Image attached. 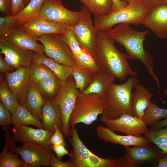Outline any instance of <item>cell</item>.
<instances>
[{"label":"cell","mask_w":167,"mask_h":167,"mask_svg":"<svg viewBox=\"0 0 167 167\" xmlns=\"http://www.w3.org/2000/svg\"><path fill=\"white\" fill-rule=\"evenodd\" d=\"M56 157L52 152L49 163V166L52 167H74L73 165L70 161L62 162Z\"/></svg>","instance_id":"obj_40"},{"label":"cell","mask_w":167,"mask_h":167,"mask_svg":"<svg viewBox=\"0 0 167 167\" xmlns=\"http://www.w3.org/2000/svg\"><path fill=\"white\" fill-rule=\"evenodd\" d=\"M144 137L161 150V153L167 154V125L164 128L150 130L145 132Z\"/></svg>","instance_id":"obj_34"},{"label":"cell","mask_w":167,"mask_h":167,"mask_svg":"<svg viewBox=\"0 0 167 167\" xmlns=\"http://www.w3.org/2000/svg\"><path fill=\"white\" fill-rule=\"evenodd\" d=\"M32 62L47 66L55 74L62 84L71 75L72 67L59 63L44 54H35Z\"/></svg>","instance_id":"obj_23"},{"label":"cell","mask_w":167,"mask_h":167,"mask_svg":"<svg viewBox=\"0 0 167 167\" xmlns=\"http://www.w3.org/2000/svg\"><path fill=\"white\" fill-rule=\"evenodd\" d=\"M29 68L30 80L35 84L56 76L48 67L42 63L32 62Z\"/></svg>","instance_id":"obj_32"},{"label":"cell","mask_w":167,"mask_h":167,"mask_svg":"<svg viewBox=\"0 0 167 167\" xmlns=\"http://www.w3.org/2000/svg\"><path fill=\"white\" fill-rule=\"evenodd\" d=\"M94 72L77 66L72 67L71 75L74 78L75 86L81 93L84 92L91 83Z\"/></svg>","instance_id":"obj_29"},{"label":"cell","mask_w":167,"mask_h":167,"mask_svg":"<svg viewBox=\"0 0 167 167\" xmlns=\"http://www.w3.org/2000/svg\"><path fill=\"white\" fill-rule=\"evenodd\" d=\"M126 7L111 11L107 15L94 16L93 24L97 32H107L121 23L138 25L153 9L137 0H129Z\"/></svg>","instance_id":"obj_4"},{"label":"cell","mask_w":167,"mask_h":167,"mask_svg":"<svg viewBox=\"0 0 167 167\" xmlns=\"http://www.w3.org/2000/svg\"><path fill=\"white\" fill-rule=\"evenodd\" d=\"M6 140L8 143L11 152L20 156L23 161L21 167H36L49 166L51 153V149L40 145L24 143L17 147L16 141L8 132H5Z\"/></svg>","instance_id":"obj_7"},{"label":"cell","mask_w":167,"mask_h":167,"mask_svg":"<svg viewBox=\"0 0 167 167\" xmlns=\"http://www.w3.org/2000/svg\"><path fill=\"white\" fill-rule=\"evenodd\" d=\"M126 149L125 156L129 167L137 165L140 162L153 157L155 154L148 145H140L131 147L129 146L124 147Z\"/></svg>","instance_id":"obj_25"},{"label":"cell","mask_w":167,"mask_h":167,"mask_svg":"<svg viewBox=\"0 0 167 167\" xmlns=\"http://www.w3.org/2000/svg\"><path fill=\"white\" fill-rule=\"evenodd\" d=\"M70 136L72 149L69 156L74 167H129L125 155L113 159L102 158L94 154L82 142L75 127H71Z\"/></svg>","instance_id":"obj_5"},{"label":"cell","mask_w":167,"mask_h":167,"mask_svg":"<svg viewBox=\"0 0 167 167\" xmlns=\"http://www.w3.org/2000/svg\"><path fill=\"white\" fill-rule=\"evenodd\" d=\"M0 10L1 12L7 13L11 10V0H0Z\"/></svg>","instance_id":"obj_45"},{"label":"cell","mask_w":167,"mask_h":167,"mask_svg":"<svg viewBox=\"0 0 167 167\" xmlns=\"http://www.w3.org/2000/svg\"><path fill=\"white\" fill-rule=\"evenodd\" d=\"M4 37L21 49L32 51L39 54H44V45L38 43L36 38L21 29L19 26Z\"/></svg>","instance_id":"obj_19"},{"label":"cell","mask_w":167,"mask_h":167,"mask_svg":"<svg viewBox=\"0 0 167 167\" xmlns=\"http://www.w3.org/2000/svg\"><path fill=\"white\" fill-rule=\"evenodd\" d=\"M19 27L36 39L37 37L53 34H63L66 28L61 25L36 16L31 18Z\"/></svg>","instance_id":"obj_16"},{"label":"cell","mask_w":167,"mask_h":167,"mask_svg":"<svg viewBox=\"0 0 167 167\" xmlns=\"http://www.w3.org/2000/svg\"><path fill=\"white\" fill-rule=\"evenodd\" d=\"M164 93L167 96V89L165 91Z\"/></svg>","instance_id":"obj_50"},{"label":"cell","mask_w":167,"mask_h":167,"mask_svg":"<svg viewBox=\"0 0 167 167\" xmlns=\"http://www.w3.org/2000/svg\"><path fill=\"white\" fill-rule=\"evenodd\" d=\"M122 0V1H125V2H127L129 0Z\"/></svg>","instance_id":"obj_51"},{"label":"cell","mask_w":167,"mask_h":167,"mask_svg":"<svg viewBox=\"0 0 167 167\" xmlns=\"http://www.w3.org/2000/svg\"><path fill=\"white\" fill-rule=\"evenodd\" d=\"M61 0V1H62V0Z\"/></svg>","instance_id":"obj_53"},{"label":"cell","mask_w":167,"mask_h":167,"mask_svg":"<svg viewBox=\"0 0 167 167\" xmlns=\"http://www.w3.org/2000/svg\"><path fill=\"white\" fill-rule=\"evenodd\" d=\"M141 24L150 29L161 39L167 37V3H164L152 10Z\"/></svg>","instance_id":"obj_17"},{"label":"cell","mask_w":167,"mask_h":167,"mask_svg":"<svg viewBox=\"0 0 167 167\" xmlns=\"http://www.w3.org/2000/svg\"><path fill=\"white\" fill-rule=\"evenodd\" d=\"M45 0H30L20 12L13 16L18 25H21L29 19L38 16Z\"/></svg>","instance_id":"obj_28"},{"label":"cell","mask_w":167,"mask_h":167,"mask_svg":"<svg viewBox=\"0 0 167 167\" xmlns=\"http://www.w3.org/2000/svg\"><path fill=\"white\" fill-rule=\"evenodd\" d=\"M101 121L112 131H118L137 136L149 131L143 119L128 114H124L113 120L101 119Z\"/></svg>","instance_id":"obj_13"},{"label":"cell","mask_w":167,"mask_h":167,"mask_svg":"<svg viewBox=\"0 0 167 167\" xmlns=\"http://www.w3.org/2000/svg\"><path fill=\"white\" fill-rule=\"evenodd\" d=\"M167 125V118L156 122L155 124L151 126L150 128V130H159L163 128Z\"/></svg>","instance_id":"obj_47"},{"label":"cell","mask_w":167,"mask_h":167,"mask_svg":"<svg viewBox=\"0 0 167 167\" xmlns=\"http://www.w3.org/2000/svg\"><path fill=\"white\" fill-rule=\"evenodd\" d=\"M96 132L98 137L103 141L124 147L145 145L150 143L144 137L117 135L107 127L101 125L97 126Z\"/></svg>","instance_id":"obj_18"},{"label":"cell","mask_w":167,"mask_h":167,"mask_svg":"<svg viewBox=\"0 0 167 167\" xmlns=\"http://www.w3.org/2000/svg\"><path fill=\"white\" fill-rule=\"evenodd\" d=\"M30 0H24V2L25 6L29 3Z\"/></svg>","instance_id":"obj_49"},{"label":"cell","mask_w":167,"mask_h":167,"mask_svg":"<svg viewBox=\"0 0 167 167\" xmlns=\"http://www.w3.org/2000/svg\"><path fill=\"white\" fill-rule=\"evenodd\" d=\"M163 155L158 159L156 167H167V154Z\"/></svg>","instance_id":"obj_48"},{"label":"cell","mask_w":167,"mask_h":167,"mask_svg":"<svg viewBox=\"0 0 167 167\" xmlns=\"http://www.w3.org/2000/svg\"><path fill=\"white\" fill-rule=\"evenodd\" d=\"M0 101L11 114L14 113L19 105L16 97L9 88L5 79L1 74L0 76Z\"/></svg>","instance_id":"obj_30"},{"label":"cell","mask_w":167,"mask_h":167,"mask_svg":"<svg viewBox=\"0 0 167 167\" xmlns=\"http://www.w3.org/2000/svg\"><path fill=\"white\" fill-rule=\"evenodd\" d=\"M40 121L28 110L25 105L19 104L11 115V124L14 126L31 125L45 129Z\"/></svg>","instance_id":"obj_26"},{"label":"cell","mask_w":167,"mask_h":167,"mask_svg":"<svg viewBox=\"0 0 167 167\" xmlns=\"http://www.w3.org/2000/svg\"><path fill=\"white\" fill-rule=\"evenodd\" d=\"M115 80L114 76L101 71L95 72L90 85L82 93L96 94L104 98L109 87Z\"/></svg>","instance_id":"obj_22"},{"label":"cell","mask_w":167,"mask_h":167,"mask_svg":"<svg viewBox=\"0 0 167 167\" xmlns=\"http://www.w3.org/2000/svg\"><path fill=\"white\" fill-rule=\"evenodd\" d=\"M74 60L77 66L93 72L101 71L96 60L83 49Z\"/></svg>","instance_id":"obj_36"},{"label":"cell","mask_w":167,"mask_h":167,"mask_svg":"<svg viewBox=\"0 0 167 167\" xmlns=\"http://www.w3.org/2000/svg\"><path fill=\"white\" fill-rule=\"evenodd\" d=\"M41 122L46 130L54 133L57 126L62 130V124L59 105L53 101H46L42 109Z\"/></svg>","instance_id":"obj_20"},{"label":"cell","mask_w":167,"mask_h":167,"mask_svg":"<svg viewBox=\"0 0 167 167\" xmlns=\"http://www.w3.org/2000/svg\"><path fill=\"white\" fill-rule=\"evenodd\" d=\"M36 86L46 101H53L60 89L62 83L56 76L36 84Z\"/></svg>","instance_id":"obj_27"},{"label":"cell","mask_w":167,"mask_h":167,"mask_svg":"<svg viewBox=\"0 0 167 167\" xmlns=\"http://www.w3.org/2000/svg\"><path fill=\"white\" fill-rule=\"evenodd\" d=\"M66 147L63 145H52L51 148L55 152L56 157L59 159L61 160L63 156L67 155L69 156L70 154L66 149Z\"/></svg>","instance_id":"obj_41"},{"label":"cell","mask_w":167,"mask_h":167,"mask_svg":"<svg viewBox=\"0 0 167 167\" xmlns=\"http://www.w3.org/2000/svg\"><path fill=\"white\" fill-rule=\"evenodd\" d=\"M132 94L133 116L143 119L153 94L141 84H137Z\"/></svg>","instance_id":"obj_21"},{"label":"cell","mask_w":167,"mask_h":167,"mask_svg":"<svg viewBox=\"0 0 167 167\" xmlns=\"http://www.w3.org/2000/svg\"><path fill=\"white\" fill-rule=\"evenodd\" d=\"M94 16H104L112 11V0H79Z\"/></svg>","instance_id":"obj_31"},{"label":"cell","mask_w":167,"mask_h":167,"mask_svg":"<svg viewBox=\"0 0 167 167\" xmlns=\"http://www.w3.org/2000/svg\"><path fill=\"white\" fill-rule=\"evenodd\" d=\"M11 15L14 16L21 11L25 7L24 0H11Z\"/></svg>","instance_id":"obj_42"},{"label":"cell","mask_w":167,"mask_h":167,"mask_svg":"<svg viewBox=\"0 0 167 167\" xmlns=\"http://www.w3.org/2000/svg\"><path fill=\"white\" fill-rule=\"evenodd\" d=\"M167 118V109L160 108L151 101L146 110L143 119L147 126H152L162 119Z\"/></svg>","instance_id":"obj_33"},{"label":"cell","mask_w":167,"mask_h":167,"mask_svg":"<svg viewBox=\"0 0 167 167\" xmlns=\"http://www.w3.org/2000/svg\"><path fill=\"white\" fill-rule=\"evenodd\" d=\"M139 83V78L135 76L123 84H112L104 97L105 106L101 120L115 119L125 114L133 116L132 91Z\"/></svg>","instance_id":"obj_3"},{"label":"cell","mask_w":167,"mask_h":167,"mask_svg":"<svg viewBox=\"0 0 167 167\" xmlns=\"http://www.w3.org/2000/svg\"><path fill=\"white\" fill-rule=\"evenodd\" d=\"M11 152L8 142L6 140L4 147L0 155V167H21L23 161Z\"/></svg>","instance_id":"obj_35"},{"label":"cell","mask_w":167,"mask_h":167,"mask_svg":"<svg viewBox=\"0 0 167 167\" xmlns=\"http://www.w3.org/2000/svg\"><path fill=\"white\" fill-rule=\"evenodd\" d=\"M46 101L35 84L30 80L28 85L25 105L28 110L40 120L41 119L42 108Z\"/></svg>","instance_id":"obj_24"},{"label":"cell","mask_w":167,"mask_h":167,"mask_svg":"<svg viewBox=\"0 0 167 167\" xmlns=\"http://www.w3.org/2000/svg\"><path fill=\"white\" fill-rule=\"evenodd\" d=\"M80 93L76 88L75 79L71 75L62 84L59 92L53 101L60 109L62 124V131L64 136H70V118Z\"/></svg>","instance_id":"obj_8"},{"label":"cell","mask_w":167,"mask_h":167,"mask_svg":"<svg viewBox=\"0 0 167 167\" xmlns=\"http://www.w3.org/2000/svg\"><path fill=\"white\" fill-rule=\"evenodd\" d=\"M82 15L73 27L70 28L81 47L88 52L96 62L97 32L91 18V12L84 5L80 7Z\"/></svg>","instance_id":"obj_9"},{"label":"cell","mask_w":167,"mask_h":167,"mask_svg":"<svg viewBox=\"0 0 167 167\" xmlns=\"http://www.w3.org/2000/svg\"><path fill=\"white\" fill-rule=\"evenodd\" d=\"M13 138L16 141L37 144L51 149L50 140L53 132L45 129H35L26 125L13 126Z\"/></svg>","instance_id":"obj_14"},{"label":"cell","mask_w":167,"mask_h":167,"mask_svg":"<svg viewBox=\"0 0 167 167\" xmlns=\"http://www.w3.org/2000/svg\"><path fill=\"white\" fill-rule=\"evenodd\" d=\"M105 106L104 98L99 95L80 93L70 118V126L75 127L79 123L91 124L96 120L99 114H102Z\"/></svg>","instance_id":"obj_6"},{"label":"cell","mask_w":167,"mask_h":167,"mask_svg":"<svg viewBox=\"0 0 167 167\" xmlns=\"http://www.w3.org/2000/svg\"><path fill=\"white\" fill-rule=\"evenodd\" d=\"M15 69L8 64L0 55V72L6 73L14 71Z\"/></svg>","instance_id":"obj_43"},{"label":"cell","mask_w":167,"mask_h":167,"mask_svg":"<svg viewBox=\"0 0 167 167\" xmlns=\"http://www.w3.org/2000/svg\"><path fill=\"white\" fill-rule=\"evenodd\" d=\"M114 42L106 32H97L96 62L101 71L121 81L128 76H136L129 63L127 54L119 51Z\"/></svg>","instance_id":"obj_2"},{"label":"cell","mask_w":167,"mask_h":167,"mask_svg":"<svg viewBox=\"0 0 167 167\" xmlns=\"http://www.w3.org/2000/svg\"><path fill=\"white\" fill-rule=\"evenodd\" d=\"M148 32V30L136 31L130 24L121 23L106 32L110 37L124 47L129 59L138 60L142 62L159 87L158 79L154 73L153 58L143 47L145 37Z\"/></svg>","instance_id":"obj_1"},{"label":"cell","mask_w":167,"mask_h":167,"mask_svg":"<svg viewBox=\"0 0 167 167\" xmlns=\"http://www.w3.org/2000/svg\"><path fill=\"white\" fill-rule=\"evenodd\" d=\"M112 1L113 2L112 11L122 9L127 6L128 4L127 2L122 0H112Z\"/></svg>","instance_id":"obj_46"},{"label":"cell","mask_w":167,"mask_h":167,"mask_svg":"<svg viewBox=\"0 0 167 167\" xmlns=\"http://www.w3.org/2000/svg\"><path fill=\"white\" fill-rule=\"evenodd\" d=\"M165 2L166 3H167V0H165Z\"/></svg>","instance_id":"obj_52"},{"label":"cell","mask_w":167,"mask_h":167,"mask_svg":"<svg viewBox=\"0 0 167 167\" xmlns=\"http://www.w3.org/2000/svg\"><path fill=\"white\" fill-rule=\"evenodd\" d=\"M11 113L8 110L0 101V125L6 132H8L11 124Z\"/></svg>","instance_id":"obj_38"},{"label":"cell","mask_w":167,"mask_h":167,"mask_svg":"<svg viewBox=\"0 0 167 167\" xmlns=\"http://www.w3.org/2000/svg\"><path fill=\"white\" fill-rule=\"evenodd\" d=\"M144 4L149 7L153 9L161 4L165 2V0H137Z\"/></svg>","instance_id":"obj_44"},{"label":"cell","mask_w":167,"mask_h":167,"mask_svg":"<svg viewBox=\"0 0 167 167\" xmlns=\"http://www.w3.org/2000/svg\"><path fill=\"white\" fill-rule=\"evenodd\" d=\"M0 54L5 56V61L16 70L29 67L36 53L21 49L2 37H0Z\"/></svg>","instance_id":"obj_12"},{"label":"cell","mask_w":167,"mask_h":167,"mask_svg":"<svg viewBox=\"0 0 167 167\" xmlns=\"http://www.w3.org/2000/svg\"><path fill=\"white\" fill-rule=\"evenodd\" d=\"M29 68L23 67L5 73L8 87L19 105H26L30 81Z\"/></svg>","instance_id":"obj_15"},{"label":"cell","mask_w":167,"mask_h":167,"mask_svg":"<svg viewBox=\"0 0 167 167\" xmlns=\"http://www.w3.org/2000/svg\"><path fill=\"white\" fill-rule=\"evenodd\" d=\"M82 15L79 11L69 10L62 5L60 0H45L39 15L40 18L71 28L79 21Z\"/></svg>","instance_id":"obj_11"},{"label":"cell","mask_w":167,"mask_h":167,"mask_svg":"<svg viewBox=\"0 0 167 167\" xmlns=\"http://www.w3.org/2000/svg\"><path fill=\"white\" fill-rule=\"evenodd\" d=\"M19 25L15 20L13 16L8 15L0 17V37H5Z\"/></svg>","instance_id":"obj_37"},{"label":"cell","mask_w":167,"mask_h":167,"mask_svg":"<svg viewBox=\"0 0 167 167\" xmlns=\"http://www.w3.org/2000/svg\"><path fill=\"white\" fill-rule=\"evenodd\" d=\"M55 131L50 140V143L53 145H63L66 147V143L61 130L57 126H55Z\"/></svg>","instance_id":"obj_39"},{"label":"cell","mask_w":167,"mask_h":167,"mask_svg":"<svg viewBox=\"0 0 167 167\" xmlns=\"http://www.w3.org/2000/svg\"><path fill=\"white\" fill-rule=\"evenodd\" d=\"M45 48L44 54L48 57L63 65L75 67V62L71 50L62 34L41 36L36 38Z\"/></svg>","instance_id":"obj_10"}]
</instances>
